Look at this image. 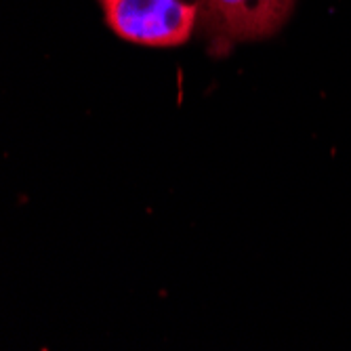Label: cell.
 <instances>
[{"label":"cell","mask_w":351,"mask_h":351,"mask_svg":"<svg viewBox=\"0 0 351 351\" xmlns=\"http://www.w3.org/2000/svg\"><path fill=\"white\" fill-rule=\"evenodd\" d=\"M99 3L104 5V11H106V9H110V7H112V5L116 3V0H99Z\"/></svg>","instance_id":"cell-3"},{"label":"cell","mask_w":351,"mask_h":351,"mask_svg":"<svg viewBox=\"0 0 351 351\" xmlns=\"http://www.w3.org/2000/svg\"><path fill=\"white\" fill-rule=\"evenodd\" d=\"M297 0H202L198 23L228 43L261 40L291 17Z\"/></svg>","instance_id":"cell-2"},{"label":"cell","mask_w":351,"mask_h":351,"mask_svg":"<svg viewBox=\"0 0 351 351\" xmlns=\"http://www.w3.org/2000/svg\"><path fill=\"white\" fill-rule=\"evenodd\" d=\"M202 0H116L106 9L114 34L143 47H179L189 40Z\"/></svg>","instance_id":"cell-1"}]
</instances>
